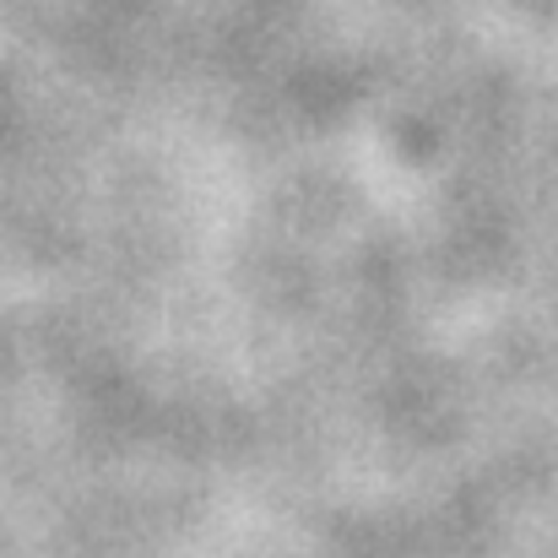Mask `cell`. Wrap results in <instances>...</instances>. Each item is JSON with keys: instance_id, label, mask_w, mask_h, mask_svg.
<instances>
[]
</instances>
